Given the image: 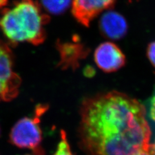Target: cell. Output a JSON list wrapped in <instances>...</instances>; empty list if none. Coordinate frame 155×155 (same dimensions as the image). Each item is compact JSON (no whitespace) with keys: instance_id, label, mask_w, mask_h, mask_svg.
Segmentation results:
<instances>
[{"instance_id":"cell-1","label":"cell","mask_w":155,"mask_h":155,"mask_svg":"<svg viewBox=\"0 0 155 155\" xmlns=\"http://www.w3.org/2000/svg\"><path fill=\"white\" fill-rule=\"evenodd\" d=\"M80 115V144L90 155H130L149 147L144 106L124 93L113 91L84 98Z\"/></svg>"},{"instance_id":"cell-2","label":"cell","mask_w":155,"mask_h":155,"mask_svg":"<svg viewBox=\"0 0 155 155\" xmlns=\"http://www.w3.org/2000/svg\"><path fill=\"white\" fill-rule=\"evenodd\" d=\"M0 8L2 10L0 27L10 41L38 45L45 41V27L49 18L43 12L37 2L19 0L14 2L11 7Z\"/></svg>"},{"instance_id":"cell-3","label":"cell","mask_w":155,"mask_h":155,"mask_svg":"<svg viewBox=\"0 0 155 155\" xmlns=\"http://www.w3.org/2000/svg\"><path fill=\"white\" fill-rule=\"evenodd\" d=\"M48 109L47 104H38L32 116L18 120L11 129L9 142L19 148L30 149L35 155H45L40 119Z\"/></svg>"},{"instance_id":"cell-4","label":"cell","mask_w":155,"mask_h":155,"mask_svg":"<svg viewBox=\"0 0 155 155\" xmlns=\"http://www.w3.org/2000/svg\"><path fill=\"white\" fill-rule=\"evenodd\" d=\"M12 51L0 41V101H10L19 94L21 78L13 71Z\"/></svg>"},{"instance_id":"cell-5","label":"cell","mask_w":155,"mask_h":155,"mask_svg":"<svg viewBox=\"0 0 155 155\" xmlns=\"http://www.w3.org/2000/svg\"><path fill=\"white\" fill-rule=\"evenodd\" d=\"M94 61L100 69L105 72H113L122 68L126 62L122 50L112 42L101 43L94 52Z\"/></svg>"},{"instance_id":"cell-6","label":"cell","mask_w":155,"mask_h":155,"mask_svg":"<svg viewBox=\"0 0 155 155\" xmlns=\"http://www.w3.org/2000/svg\"><path fill=\"white\" fill-rule=\"evenodd\" d=\"M115 2L116 0H73L72 15L81 25L89 27L100 13L113 8Z\"/></svg>"},{"instance_id":"cell-7","label":"cell","mask_w":155,"mask_h":155,"mask_svg":"<svg viewBox=\"0 0 155 155\" xmlns=\"http://www.w3.org/2000/svg\"><path fill=\"white\" fill-rule=\"evenodd\" d=\"M99 26L104 37L114 40L124 38L128 29L127 23L124 17L114 11L105 12L100 18Z\"/></svg>"},{"instance_id":"cell-8","label":"cell","mask_w":155,"mask_h":155,"mask_svg":"<svg viewBox=\"0 0 155 155\" xmlns=\"http://www.w3.org/2000/svg\"><path fill=\"white\" fill-rule=\"evenodd\" d=\"M58 48L60 54L59 65L62 69H74L78 67L80 60L84 58L87 54L84 47L78 43H58Z\"/></svg>"},{"instance_id":"cell-9","label":"cell","mask_w":155,"mask_h":155,"mask_svg":"<svg viewBox=\"0 0 155 155\" xmlns=\"http://www.w3.org/2000/svg\"><path fill=\"white\" fill-rule=\"evenodd\" d=\"M71 0H41L43 6L53 14H59L66 11Z\"/></svg>"},{"instance_id":"cell-10","label":"cell","mask_w":155,"mask_h":155,"mask_svg":"<svg viewBox=\"0 0 155 155\" xmlns=\"http://www.w3.org/2000/svg\"><path fill=\"white\" fill-rule=\"evenodd\" d=\"M53 155H73L71 151L67 134L64 130H61L60 140L58 143L56 151Z\"/></svg>"},{"instance_id":"cell-11","label":"cell","mask_w":155,"mask_h":155,"mask_svg":"<svg viewBox=\"0 0 155 155\" xmlns=\"http://www.w3.org/2000/svg\"><path fill=\"white\" fill-rule=\"evenodd\" d=\"M147 56L151 64L155 67V41L150 43L147 48Z\"/></svg>"},{"instance_id":"cell-12","label":"cell","mask_w":155,"mask_h":155,"mask_svg":"<svg viewBox=\"0 0 155 155\" xmlns=\"http://www.w3.org/2000/svg\"><path fill=\"white\" fill-rule=\"evenodd\" d=\"M130 155H155V152L154 151L153 145L150 144L149 147L147 149L143 150V151H140Z\"/></svg>"},{"instance_id":"cell-13","label":"cell","mask_w":155,"mask_h":155,"mask_svg":"<svg viewBox=\"0 0 155 155\" xmlns=\"http://www.w3.org/2000/svg\"><path fill=\"white\" fill-rule=\"evenodd\" d=\"M150 103H151L150 104V116L155 122V93L152 97Z\"/></svg>"},{"instance_id":"cell-14","label":"cell","mask_w":155,"mask_h":155,"mask_svg":"<svg viewBox=\"0 0 155 155\" xmlns=\"http://www.w3.org/2000/svg\"><path fill=\"white\" fill-rule=\"evenodd\" d=\"M153 149H154V151L155 152V142H154V144L153 145Z\"/></svg>"},{"instance_id":"cell-15","label":"cell","mask_w":155,"mask_h":155,"mask_svg":"<svg viewBox=\"0 0 155 155\" xmlns=\"http://www.w3.org/2000/svg\"><path fill=\"white\" fill-rule=\"evenodd\" d=\"M0 135H1V129H0Z\"/></svg>"},{"instance_id":"cell-16","label":"cell","mask_w":155,"mask_h":155,"mask_svg":"<svg viewBox=\"0 0 155 155\" xmlns=\"http://www.w3.org/2000/svg\"><path fill=\"white\" fill-rule=\"evenodd\" d=\"M25 155H29V154H25Z\"/></svg>"}]
</instances>
